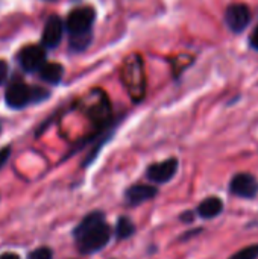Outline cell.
<instances>
[{"label":"cell","instance_id":"cell-1","mask_svg":"<svg viewBox=\"0 0 258 259\" xmlns=\"http://www.w3.org/2000/svg\"><path fill=\"white\" fill-rule=\"evenodd\" d=\"M75 237L79 252L94 253L108 244L111 238V229L105 223L102 212H93L79 223V226L75 229Z\"/></svg>","mask_w":258,"mask_h":259},{"label":"cell","instance_id":"cell-2","mask_svg":"<svg viewBox=\"0 0 258 259\" xmlns=\"http://www.w3.org/2000/svg\"><path fill=\"white\" fill-rule=\"evenodd\" d=\"M94 17H96L94 9L87 8V6L71 11L67 17V23H65L70 35L91 32V24L94 21Z\"/></svg>","mask_w":258,"mask_h":259},{"label":"cell","instance_id":"cell-3","mask_svg":"<svg viewBox=\"0 0 258 259\" xmlns=\"http://www.w3.org/2000/svg\"><path fill=\"white\" fill-rule=\"evenodd\" d=\"M18 59L24 71L33 73V71H40L43 65L46 64V53L40 46H26L20 52Z\"/></svg>","mask_w":258,"mask_h":259},{"label":"cell","instance_id":"cell-4","mask_svg":"<svg viewBox=\"0 0 258 259\" xmlns=\"http://www.w3.org/2000/svg\"><path fill=\"white\" fill-rule=\"evenodd\" d=\"M230 191L237 197L252 199L258 194V181L248 173H240L233 178L230 184Z\"/></svg>","mask_w":258,"mask_h":259},{"label":"cell","instance_id":"cell-5","mask_svg":"<svg viewBox=\"0 0 258 259\" xmlns=\"http://www.w3.org/2000/svg\"><path fill=\"white\" fill-rule=\"evenodd\" d=\"M225 21L228 27L234 32H242L251 21V12L246 5L237 3L231 5L225 12Z\"/></svg>","mask_w":258,"mask_h":259},{"label":"cell","instance_id":"cell-6","mask_svg":"<svg viewBox=\"0 0 258 259\" xmlns=\"http://www.w3.org/2000/svg\"><path fill=\"white\" fill-rule=\"evenodd\" d=\"M176 170H178V161L175 158H170L167 161H163V162H158V164L151 165L148 168L146 175H148V178L152 182L166 184V182H169L175 176Z\"/></svg>","mask_w":258,"mask_h":259},{"label":"cell","instance_id":"cell-7","mask_svg":"<svg viewBox=\"0 0 258 259\" xmlns=\"http://www.w3.org/2000/svg\"><path fill=\"white\" fill-rule=\"evenodd\" d=\"M32 102V90L23 82H15L6 90V103L12 109H20Z\"/></svg>","mask_w":258,"mask_h":259},{"label":"cell","instance_id":"cell-8","mask_svg":"<svg viewBox=\"0 0 258 259\" xmlns=\"http://www.w3.org/2000/svg\"><path fill=\"white\" fill-rule=\"evenodd\" d=\"M62 30H64V27H62L61 18L56 17V15H52L47 20V23L44 26V30H43V44H44V47H47V49L56 47L59 44L61 38H62Z\"/></svg>","mask_w":258,"mask_h":259},{"label":"cell","instance_id":"cell-9","mask_svg":"<svg viewBox=\"0 0 258 259\" xmlns=\"http://www.w3.org/2000/svg\"><path fill=\"white\" fill-rule=\"evenodd\" d=\"M158 191L154 187H149V185H134V187L128 188V191L125 194V199H126L128 205L137 206V205H141V203L151 200L152 197H155Z\"/></svg>","mask_w":258,"mask_h":259},{"label":"cell","instance_id":"cell-10","mask_svg":"<svg viewBox=\"0 0 258 259\" xmlns=\"http://www.w3.org/2000/svg\"><path fill=\"white\" fill-rule=\"evenodd\" d=\"M224 209V203L217 197H208L198 206V214L202 219H214Z\"/></svg>","mask_w":258,"mask_h":259},{"label":"cell","instance_id":"cell-11","mask_svg":"<svg viewBox=\"0 0 258 259\" xmlns=\"http://www.w3.org/2000/svg\"><path fill=\"white\" fill-rule=\"evenodd\" d=\"M62 74H64L62 67L59 64H55V62L44 64L43 68L40 70V77L49 83H58L62 79Z\"/></svg>","mask_w":258,"mask_h":259},{"label":"cell","instance_id":"cell-12","mask_svg":"<svg viewBox=\"0 0 258 259\" xmlns=\"http://www.w3.org/2000/svg\"><path fill=\"white\" fill-rule=\"evenodd\" d=\"M134 232H135V226H134V223H132L128 217L119 219L117 226H116V235H117L119 240L129 238Z\"/></svg>","mask_w":258,"mask_h":259},{"label":"cell","instance_id":"cell-13","mask_svg":"<svg viewBox=\"0 0 258 259\" xmlns=\"http://www.w3.org/2000/svg\"><path fill=\"white\" fill-rule=\"evenodd\" d=\"M91 42V32H85V33H76L70 36V46L73 50H84L87 49V46Z\"/></svg>","mask_w":258,"mask_h":259},{"label":"cell","instance_id":"cell-14","mask_svg":"<svg viewBox=\"0 0 258 259\" xmlns=\"http://www.w3.org/2000/svg\"><path fill=\"white\" fill-rule=\"evenodd\" d=\"M258 258V244L248 246L242 250H239L237 253H234L230 259H257Z\"/></svg>","mask_w":258,"mask_h":259},{"label":"cell","instance_id":"cell-15","mask_svg":"<svg viewBox=\"0 0 258 259\" xmlns=\"http://www.w3.org/2000/svg\"><path fill=\"white\" fill-rule=\"evenodd\" d=\"M52 256H53V253H52L50 249L40 247V249H36L35 252H32L29 255V259H52Z\"/></svg>","mask_w":258,"mask_h":259},{"label":"cell","instance_id":"cell-16","mask_svg":"<svg viewBox=\"0 0 258 259\" xmlns=\"http://www.w3.org/2000/svg\"><path fill=\"white\" fill-rule=\"evenodd\" d=\"M6 77H8V64L3 59H0V85L6 82Z\"/></svg>","mask_w":258,"mask_h":259},{"label":"cell","instance_id":"cell-17","mask_svg":"<svg viewBox=\"0 0 258 259\" xmlns=\"http://www.w3.org/2000/svg\"><path fill=\"white\" fill-rule=\"evenodd\" d=\"M9 155H11V149H9V147H3V149L0 150V168H2L3 164L8 161Z\"/></svg>","mask_w":258,"mask_h":259},{"label":"cell","instance_id":"cell-18","mask_svg":"<svg viewBox=\"0 0 258 259\" xmlns=\"http://www.w3.org/2000/svg\"><path fill=\"white\" fill-rule=\"evenodd\" d=\"M251 46L258 50V26L254 29V32H252V35H251Z\"/></svg>","mask_w":258,"mask_h":259},{"label":"cell","instance_id":"cell-19","mask_svg":"<svg viewBox=\"0 0 258 259\" xmlns=\"http://www.w3.org/2000/svg\"><path fill=\"white\" fill-rule=\"evenodd\" d=\"M0 259H20L15 253H5V255H2Z\"/></svg>","mask_w":258,"mask_h":259}]
</instances>
